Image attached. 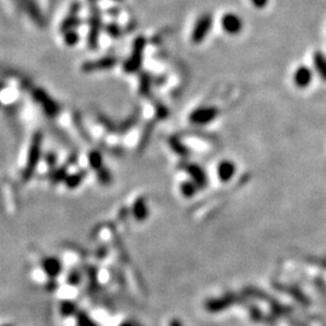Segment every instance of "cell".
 <instances>
[{"mask_svg":"<svg viewBox=\"0 0 326 326\" xmlns=\"http://www.w3.org/2000/svg\"><path fill=\"white\" fill-rule=\"evenodd\" d=\"M41 146H43V134L40 132H37L32 138L31 146H29L28 155H27L26 167L23 168L22 172V180L25 183L31 179L37 170L38 165H39L41 158Z\"/></svg>","mask_w":326,"mask_h":326,"instance_id":"6da1fadb","label":"cell"},{"mask_svg":"<svg viewBox=\"0 0 326 326\" xmlns=\"http://www.w3.org/2000/svg\"><path fill=\"white\" fill-rule=\"evenodd\" d=\"M145 46H146V40L144 37H138L134 40L132 47V52H130L129 58L124 62L123 69L126 73H135L141 68L144 58Z\"/></svg>","mask_w":326,"mask_h":326,"instance_id":"7a4b0ae2","label":"cell"},{"mask_svg":"<svg viewBox=\"0 0 326 326\" xmlns=\"http://www.w3.org/2000/svg\"><path fill=\"white\" fill-rule=\"evenodd\" d=\"M32 97L40 105L46 116L56 117L61 111V106L43 88H34L32 92Z\"/></svg>","mask_w":326,"mask_h":326,"instance_id":"3957f363","label":"cell"},{"mask_svg":"<svg viewBox=\"0 0 326 326\" xmlns=\"http://www.w3.org/2000/svg\"><path fill=\"white\" fill-rule=\"evenodd\" d=\"M88 37H87V45L91 50H97L98 44H99V34L102 29V17L96 5L91 9L90 21H88Z\"/></svg>","mask_w":326,"mask_h":326,"instance_id":"277c9868","label":"cell"},{"mask_svg":"<svg viewBox=\"0 0 326 326\" xmlns=\"http://www.w3.org/2000/svg\"><path fill=\"white\" fill-rule=\"evenodd\" d=\"M213 19L209 14H204L195 23L191 33V40L194 44H201L212 31Z\"/></svg>","mask_w":326,"mask_h":326,"instance_id":"5b68a950","label":"cell"},{"mask_svg":"<svg viewBox=\"0 0 326 326\" xmlns=\"http://www.w3.org/2000/svg\"><path fill=\"white\" fill-rule=\"evenodd\" d=\"M219 115V109L215 106H202V108L196 109L190 115V121L194 124L204 126L214 121Z\"/></svg>","mask_w":326,"mask_h":326,"instance_id":"8992f818","label":"cell"},{"mask_svg":"<svg viewBox=\"0 0 326 326\" xmlns=\"http://www.w3.org/2000/svg\"><path fill=\"white\" fill-rule=\"evenodd\" d=\"M117 58L108 56V57H103L96 61H88L85 62L81 65V70L84 73H92V72H99V70H109L116 67Z\"/></svg>","mask_w":326,"mask_h":326,"instance_id":"52a82bcc","label":"cell"},{"mask_svg":"<svg viewBox=\"0 0 326 326\" xmlns=\"http://www.w3.org/2000/svg\"><path fill=\"white\" fill-rule=\"evenodd\" d=\"M221 27L225 32L231 35L238 34L243 29V21L238 15L226 14L221 20Z\"/></svg>","mask_w":326,"mask_h":326,"instance_id":"ba28073f","label":"cell"},{"mask_svg":"<svg viewBox=\"0 0 326 326\" xmlns=\"http://www.w3.org/2000/svg\"><path fill=\"white\" fill-rule=\"evenodd\" d=\"M186 173L191 177V180L200 189H204L208 185V177H207L206 172L201 166L195 165V163H188L185 167Z\"/></svg>","mask_w":326,"mask_h":326,"instance_id":"9c48e42d","label":"cell"},{"mask_svg":"<svg viewBox=\"0 0 326 326\" xmlns=\"http://www.w3.org/2000/svg\"><path fill=\"white\" fill-rule=\"evenodd\" d=\"M16 2L17 4H19V7L31 16L33 21H35L39 26L44 25V17L43 15H41L35 0H16Z\"/></svg>","mask_w":326,"mask_h":326,"instance_id":"30bf717a","label":"cell"},{"mask_svg":"<svg viewBox=\"0 0 326 326\" xmlns=\"http://www.w3.org/2000/svg\"><path fill=\"white\" fill-rule=\"evenodd\" d=\"M216 171H218L219 179H220L222 183H227L235 176L236 165L232 161H230V159H224V161L219 163Z\"/></svg>","mask_w":326,"mask_h":326,"instance_id":"8fae6325","label":"cell"},{"mask_svg":"<svg viewBox=\"0 0 326 326\" xmlns=\"http://www.w3.org/2000/svg\"><path fill=\"white\" fill-rule=\"evenodd\" d=\"M312 70L307 67H300L293 74V82L298 88H306L312 82Z\"/></svg>","mask_w":326,"mask_h":326,"instance_id":"7c38bea8","label":"cell"},{"mask_svg":"<svg viewBox=\"0 0 326 326\" xmlns=\"http://www.w3.org/2000/svg\"><path fill=\"white\" fill-rule=\"evenodd\" d=\"M43 269L50 278H56L61 273L62 263L57 257H46L43 260Z\"/></svg>","mask_w":326,"mask_h":326,"instance_id":"4fadbf2b","label":"cell"},{"mask_svg":"<svg viewBox=\"0 0 326 326\" xmlns=\"http://www.w3.org/2000/svg\"><path fill=\"white\" fill-rule=\"evenodd\" d=\"M74 10L72 9V13L67 16V19H65L63 22L61 23V32H69V31H74V28H76V27L80 26V23H81V21L78 17V11H79V8L78 5H74Z\"/></svg>","mask_w":326,"mask_h":326,"instance_id":"5bb4252c","label":"cell"},{"mask_svg":"<svg viewBox=\"0 0 326 326\" xmlns=\"http://www.w3.org/2000/svg\"><path fill=\"white\" fill-rule=\"evenodd\" d=\"M233 301H235V298L231 297V296H224L221 298H214V300L208 301L206 308L210 312H220V310L227 308L230 304H232Z\"/></svg>","mask_w":326,"mask_h":326,"instance_id":"9a60e30c","label":"cell"},{"mask_svg":"<svg viewBox=\"0 0 326 326\" xmlns=\"http://www.w3.org/2000/svg\"><path fill=\"white\" fill-rule=\"evenodd\" d=\"M168 144H170L171 149L173 150L178 156H180V157L190 156L189 147L185 146V144L180 140L179 137H176V135L171 137L170 139H168Z\"/></svg>","mask_w":326,"mask_h":326,"instance_id":"2e32d148","label":"cell"},{"mask_svg":"<svg viewBox=\"0 0 326 326\" xmlns=\"http://www.w3.org/2000/svg\"><path fill=\"white\" fill-rule=\"evenodd\" d=\"M133 215L137 219L138 221H144L145 219L149 215V210H147L146 202H145L144 198H138L135 201L134 204H133Z\"/></svg>","mask_w":326,"mask_h":326,"instance_id":"e0dca14e","label":"cell"},{"mask_svg":"<svg viewBox=\"0 0 326 326\" xmlns=\"http://www.w3.org/2000/svg\"><path fill=\"white\" fill-rule=\"evenodd\" d=\"M153 128H155V122H149L145 126V128L143 130V134H141L140 139H139V145H138V152H140V151H143L146 149L147 144H149L150 139H151V135H152V132H153Z\"/></svg>","mask_w":326,"mask_h":326,"instance_id":"ac0fdd59","label":"cell"},{"mask_svg":"<svg viewBox=\"0 0 326 326\" xmlns=\"http://www.w3.org/2000/svg\"><path fill=\"white\" fill-rule=\"evenodd\" d=\"M151 76L149 74L143 73L139 78V92H140L141 96L144 97H150L151 94Z\"/></svg>","mask_w":326,"mask_h":326,"instance_id":"d6986e66","label":"cell"},{"mask_svg":"<svg viewBox=\"0 0 326 326\" xmlns=\"http://www.w3.org/2000/svg\"><path fill=\"white\" fill-rule=\"evenodd\" d=\"M88 163L92 170L98 172L102 167H104L103 165V155L98 150H91L88 153Z\"/></svg>","mask_w":326,"mask_h":326,"instance_id":"ffe728a7","label":"cell"},{"mask_svg":"<svg viewBox=\"0 0 326 326\" xmlns=\"http://www.w3.org/2000/svg\"><path fill=\"white\" fill-rule=\"evenodd\" d=\"M138 120H139V111L133 112L132 115H129V116L120 124V127L117 128V132H121L122 134H124V133L128 132L130 128H133V127L137 124Z\"/></svg>","mask_w":326,"mask_h":326,"instance_id":"44dd1931","label":"cell"},{"mask_svg":"<svg viewBox=\"0 0 326 326\" xmlns=\"http://www.w3.org/2000/svg\"><path fill=\"white\" fill-rule=\"evenodd\" d=\"M85 177H86V171H80L78 173H74L72 176H68L67 179L64 180V183L68 189H75L82 183V180L85 179Z\"/></svg>","mask_w":326,"mask_h":326,"instance_id":"7402d4cb","label":"cell"},{"mask_svg":"<svg viewBox=\"0 0 326 326\" xmlns=\"http://www.w3.org/2000/svg\"><path fill=\"white\" fill-rule=\"evenodd\" d=\"M313 61L319 75L321 76V79L326 80V58L324 57V55L321 52H315L313 56Z\"/></svg>","mask_w":326,"mask_h":326,"instance_id":"603a6c76","label":"cell"},{"mask_svg":"<svg viewBox=\"0 0 326 326\" xmlns=\"http://www.w3.org/2000/svg\"><path fill=\"white\" fill-rule=\"evenodd\" d=\"M68 177V166H62L58 170H53L51 173V183L52 184H59L64 182Z\"/></svg>","mask_w":326,"mask_h":326,"instance_id":"cb8c5ba5","label":"cell"},{"mask_svg":"<svg viewBox=\"0 0 326 326\" xmlns=\"http://www.w3.org/2000/svg\"><path fill=\"white\" fill-rule=\"evenodd\" d=\"M180 190H182V194L185 196V197H192V196L197 194L200 188H198L192 180H190V182L183 183L182 185H180Z\"/></svg>","mask_w":326,"mask_h":326,"instance_id":"d4e9b609","label":"cell"},{"mask_svg":"<svg viewBox=\"0 0 326 326\" xmlns=\"http://www.w3.org/2000/svg\"><path fill=\"white\" fill-rule=\"evenodd\" d=\"M97 178L102 185H110V184L112 183L111 172L109 171V168H106L105 166L97 172Z\"/></svg>","mask_w":326,"mask_h":326,"instance_id":"484cf974","label":"cell"},{"mask_svg":"<svg viewBox=\"0 0 326 326\" xmlns=\"http://www.w3.org/2000/svg\"><path fill=\"white\" fill-rule=\"evenodd\" d=\"M105 32L112 39H118L122 37V27H120L117 23H109L105 27Z\"/></svg>","mask_w":326,"mask_h":326,"instance_id":"4316f807","label":"cell"},{"mask_svg":"<svg viewBox=\"0 0 326 326\" xmlns=\"http://www.w3.org/2000/svg\"><path fill=\"white\" fill-rule=\"evenodd\" d=\"M61 313L63 314L64 316H70L74 315V314L78 313V309H76V304L73 303V302L65 301L61 304Z\"/></svg>","mask_w":326,"mask_h":326,"instance_id":"83f0119b","label":"cell"},{"mask_svg":"<svg viewBox=\"0 0 326 326\" xmlns=\"http://www.w3.org/2000/svg\"><path fill=\"white\" fill-rule=\"evenodd\" d=\"M98 121H99V123L102 124L105 129L111 130V132H117V127L115 126V123L112 122L108 116H105V115L98 114Z\"/></svg>","mask_w":326,"mask_h":326,"instance_id":"f1b7e54d","label":"cell"},{"mask_svg":"<svg viewBox=\"0 0 326 326\" xmlns=\"http://www.w3.org/2000/svg\"><path fill=\"white\" fill-rule=\"evenodd\" d=\"M76 320H78L79 326H98L85 312L76 313Z\"/></svg>","mask_w":326,"mask_h":326,"instance_id":"f546056e","label":"cell"},{"mask_svg":"<svg viewBox=\"0 0 326 326\" xmlns=\"http://www.w3.org/2000/svg\"><path fill=\"white\" fill-rule=\"evenodd\" d=\"M78 41H79V34L75 31H69L64 33V43L67 44L68 46L76 45Z\"/></svg>","mask_w":326,"mask_h":326,"instance_id":"4dcf8cb0","label":"cell"},{"mask_svg":"<svg viewBox=\"0 0 326 326\" xmlns=\"http://www.w3.org/2000/svg\"><path fill=\"white\" fill-rule=\"evenodd\" d=\"M155 110H156L157 118H159V120H163V118L168 117V115H170V111H168V109L166 108V106L163 105L161 102H156Z\"/></svg>","mask_w":326,"mask_h":326,"instance_id":"1f68e13d","label":"cell"},{"mask_svg":"<svg viewBox=\"0 0 326 326\" xmlns=\"http://www.w3.org/2000/svg\"><path fill=\"white\" fill-rule=\"evenodd\" d=\"M80 278L81 277H80L79 272L73 271L72 273L69 274V277H68V281H69V284H72V285H76V284H79Z\"/></svg>","mask_w":326,"mask_h":326,"instance_id":"d6a6232c","label":"cell"},{"mask_svg":"<svg viewBox=\"0 0 326 326\" xmlns=\"http://www.w3.org/2000/svg\"><path fill=\"white\" fill-rule=\"evenodd\" d=\"M251 2H253V4H254L255 8L263 9V8L266 7V5H267L268 0H251Z\"/></svg>","mask_w":326,"mask_h":326,"instance_id":"836d02e7","label":"cell"},{"mask_svg":"<svg viewBox=\"0 0 326 326\" xmlns=\"http://www.w3.org/2000/svg\"><path fill=\"white\" fill-rule=\"evenodd\" d=\"M45 158H46V161H47V165L51 166V167H52V166L56 165V155H53L52 152L47 153Z\"/></svg>","mask_w":326,"mask_h":326,"instance_id":"e575fe53","label":"cell"},{"mask_svg":"<svg viewBox=\"0 0 326 326\" xmlns=\"http://www.w3.org/2000/svg\"><path fill=\"white\" fill-rule=\"evenodd\" d=\"M170 326H183V324H182V321H179V320L174 319V320H172V321H171Z\"/></svg>","mask_w":326,"mask_h":326,"instance_id":"d590c367","label":"cell"},{"mask_svg":"<svg viewBox=\"0 0 326 326\" xmlns=\"http://www.w3.org/2000/svg\"><path fill=\"white\" fill-rule=\"evenodd\" d=\"M3 87H4V85H2V84H0V91H2V90H3Z\"/></svg>","mask_w":326,"mask_h":326,"instance_id":"8d00e7d4","label":"cell"},{"mask_svg":"<svg viewBox=\"0 0 326 326\" xmlns=\"http://www.w3.org/2000/svg\"><path fill=\"white\" fill-rule=\"evenodd\" d=\"M122 326H132V325H129V324H123Z\"/></svg>","mask_w":326,"mask_h":326,"instance_id":"74e56055","label":"cell"},{"mask_svg":"<svg viewBox=\"0 0 326 326\" xmlns=\"http://www.w3.org/2000/svg\"><path fill=\"white\" fill-rule=\"evenodd\" d=\"M90 2H94V0H90Z\"/></svg>","mask_w":326,"mask_h":326,"instance_id":"f35d334b","label":"cell"},{"mask_svg":"<svg viewBox=\"0 0 326 326\" xmlns=\"http://www.w3.org/2000/svg\"><path fill=\"white\" fill-rule=\"evenodd\" d=\"M5 326H10V325H5Z\"/></svg>","mask_w":326,"mask_h":326,"instance_id":"ab89813d","label":"cell"}]
</instances>
